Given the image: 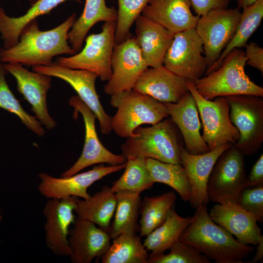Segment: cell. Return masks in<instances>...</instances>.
Segmentation results:
<instances>
[{
	"mask_svg": "<svg viewBox=\"0 0 263 263\" xmlns=\"http://www.w3.org/2000/svg\"><path fill=\"white\" fill-rule=\"evenodd\" d=\"M135 22L134 37L148 67L163 65L175 34L141 15Z\"/></svg>",
	"mask_w": 263,
	"mask_h": 263,
	"instance_id": "cb8c5ba5",
	"label": "cell"
},
{
	"mask_svg": "<svg viewBox=\"0 0 263 263\" xmlns=\"http://www.w3.org/2000/svg\"><path fill=\"white\" fill-rule=\"evenodd\" d=\"M32 69L34 72L60 78L70 84L95 115L101 132L104 135L111 132L112 117L105 112L100 102L95 86L98 77L95 74L84 70L68 68L55 62L48 66H32Z\"/></svg>",
	"mask_w": 263,
	"mask_h": 263,
	"instance_id": "7c38bea8",
	"label": "cell"
},
{
	"mask_svg": "<svg viewBox=\"0 0 263 263\" xmlns=\"http://www.w3.org/2000/svg\"><path fill=\"white\" fill-rule=\"evenodd\" d=\"M241 15L237 7L211 10L199 17L195 28L203 43L207 69L215 63L231 40Z\"/></svg>",
	"mask_w": 263,
	"mask_h": 263,
	"instance_id": "30bf717a",
	"label": "cell"
},
{
	"mask_svg": "<svg viewBox=\"0 0 263 263\" xmlns=\"http://www.w3.org/2000/svg\"><path fill=\"white\" fill-rule=\"evenodd\" d=\"M140 193L128 190L115 192L114 217L109 232L111 239L124 233H136L137 231V219L141 203Z\"/></svg>",
	"mask_w": 263,
	"mask_h": 263,
	"instance_id": "f1b7e54d",
	"label": "cell"
},
{
	"mask_svg": "<svg viewBox=\"0 0 263 263\" xmlns=\"http://www.w3.org/2000/svg\"><path fill=\"white\" fill-rule=\"evenodd\" d=\"M257 251L254 258L249 262L250 263H255L262 260L263 257V239L257 245Z\"/></svg>",
	"mask_w": 263,
	"mask_h": 263,
	"instance_id": "b9f144b4",
	"label": "cell"
},
{
	"mask_svg": "<svg viewBox=\"0 0 263 263\" xmlns=\"http://www.w3.org/2000/svg\"><path fill=\"white\" fill-rule=\"evenodd\" d=\"M246 64L263 74V49L255 42H251L244 46Z\"/></svg>",
	"mask_w": 263,
	"mask_h": 263,
	"instance_id": "ab89813d",
	"label": "cell"
},
{
	"mask_svg": "<svg viewBox=\"0 0 263 263\" xmlns=\"http://www.w3.org/2000/svg\"><path fill=\"white\" fill-rule=\"evenodd\" d=\"M170 252L149 256L148 263H210L209 260L179 240L169 248Z\"/></svg>",
	"mask_w": 263,
	"mask_h": 263,
	"instance_id": "8d00e7d4",
	"label": "cell"
},
{
	"mask_svg": "<svg viewBox=\"0 0 263 263\" xmlns=\"http://www.w3.org/2000/svg\"><path fill=\"white\" fill-rule=\"evenodd\" d=\"M116 205L115 193L111 187L105 186L87 199L77 198L75 212L77 216L96 224L109 232Z\"/></svg>",
	"mask_w": 263,
	"mask_h": 263,
	"instance_id": "484cf974",
	"label": "cell"
},
{
	"mask_svg": "<svg viewBox=\"0 0 263 263\" xmlns=\"http://www.w3.org/2000/svg\"><path fill=\"white\" fill-rule=\"evenodd\" d=\"M67 0H75L82 3L80 0H38L23 15L10 17L0 7V33L3 41V48H9L19 41L20 34L24 27L39 16L47 14L54 8Z\"/></svg>",
	"mask_w": 263,
	"mask_h": 263,
	"instance_id": "4316f807",
	"label": "cell"
},
{
	"mask_svg": "<svg viewBox=\"0 0 263 263\" xmlns=\"http://www.w3.org/2000/svg\"><path fill=\"white\" fill-rule=\"evenodd\" d=\"M7 72L4 64L0 63V108L14 113L28 129L39 136H43L45 131L41 124L23 109L8 87L5 79Z\"/></svg>",
	"mask_w": 263,
	"mask_h": 263,
	"instance_id": "e575fe53",
	"label": "cell"
},
{
	"mask_svg": "<svg viewBox=\"0 0 263 263\" xmlns=\"http://www.w3.org/2000/svg\"><path fill=\"white\" fill-rule=\"evenodd\" d=\"M113 239L101 256V263H148L147 250L136 233H124Z\"/></svg>",
	"mask_w": 263,
	"mask_h": 263,
	"instance_id": "4dcf8cb0",
	"label": "cell"
},
{
	"mask_svg": "<svg viewBox=\"0 0 263 263\" xmlns=\"http://www.w3.org/2000/svg\"><path fill=\"white\" fill-rule=\"evenodd\" d=\"M191 217H182L176 212L173 206L168 213L165 222L148 235L143 245L150 256L164 253L177 240L182 232L188 227Z\"/></svg>",
	"mask_w": 263,
	"mask_h": 263,
	"instance_id": "83f0119b",
	"label": "cell"
},
{
	"mask_svg": "<svg viewBox=\"0 0 263 263\" xmlns=\"http://www.w3.org/2000/svg\"><path fill=\"white\" fill-rule=\"evenodd\" d=\"M132 89L164 103H177L189 91L187 80L163 65L149 67L140 75Z\"/></svg>",
	"mask_w": 263,
	"mask_h": 263,
	"instance_id": "d6986e66",
	"label": "cell"
},
{
	"mask_svg": "<svg viewBox=\"0 0 263 263\" xmlns=\"http://www.w3.org/2000/svg\"><path fill=\"white\" fill-rule=\"evenodd\" d=\"M125 169L122 176L111 187L115 193L121 190L142 192L150 188L154 183L146 164V158L133 157L127 158Z\"/></svg>",
	"mask_w": 263,
	"mask_h": 263,
	"instance_id": "836d02e7",
	"label": "cell"
},
{
	"mask_svg": "<svg viewBox=\"0 0 263 263\" xmlns=\"http://www.w3.org/2000/svg\"><path fill=\"white\" fill-rule=\"evenodd\" d=\"M75 20L74 13L57 27L42 31L38 28L37 19H34L22 29L15 45L0 48V62L27 66H48L53 63L55 56L74 55L67 35Z\"/></svg>",
	"mask_w": 263,
	"mask_h": 263,
	"instance_id": "6da1fadb",
	"label": "cell"
},
{
	"mask_svg": "<svg viewBox=\"0 0 263 263\" xmlns=\"http://www.w3.org/2000/svg\"><path fill=\"white\" fill-rule=\"evenodd\" d=\"M118 8L114 33V44L131 37L130 29L150 0H117Z\"/></svg>",
	"mask_w": 263,
	"mask_h": 263,
	"instance_id": "d590c367",
	"label": "cell"
},
{
	"mask_svg": "<svg viewBox=\"0 0 263 263\" xmlns=\"http://www.w3.org/2000/svg\"><path fill=\"white\" fill-rule=\"evenodd\" d=\"M230 107V118L240 133L235 146L244 156H251L263 142V98L251 94L225 97Z\"/></svg>",
	"mask_w": 263,
	"mask_h": 263,
	"instance_id": "52a82bcc",
	"label": "cell"
},
{
	"mask_svg": "<svg viewBox=\"0 0 263 263\" xmlns=\"http://www.w3.org/2000/svg\"><path fill=\"white\" fill-rule=\"evenodd\" d=\"M112 75L104 87L110 95L133 89L149 67L134 37L114 45L111 59Z\"/></svg>",
	"mask_w": 263,
	"mask_h": 263,
	"instance_id": "5bb4252c",
	"label": "cell"
},
{
	"mask_svg": "<svg viewBox=\"0 0 263 263\" xmlns=\"http://www.w3.org/2000/svg\"><path fill=\"white\" fill-rule=\"evenodd\" d=\"M169 117L179 130L187 151L193 155L209 151L200 134L201 124L196 102L188 91L177 103H165Z\"/></svg>",
	"mask_w": 263,
	"mask_h": 263,
	"instance_id": "44dd1931",
	"label": "cell"
},
{
	"mask_svg": "<svg viewBox=\"0 0 263 263\" xmlns=\"http://www.w3.org/2000/svg\"><path fill=\"white\" fill-rule=\"evenodd\" d=\"M209 215L241 243L257 245L263 239L256 218L238 204L217 203L210 209Z\"/></svg>",
	"mask_w": 263,
	"mask_h": 263,
	"instance_id": "7402d4cb",
	"label": "cell"
},
{
	"mask_svg": "<svg viewBox=\"0 0 263 263\" xmlns=\"http://www.w3.org/2000/svg\"><path fill=\"white\" fill-rule=\"evenodd\" d=\"M263 185V154L254 164L247 177V187Z\"/></svg>",
	"mask_w": 263,
	"mask_h": 263,
	"instance_id": "60d3db41",
	"label": "cell"
},
{
	"mask_svg": "<svg viewBox=\"0 0 263 263\" xmlns=\"http://www.w3.org/2000/svg\"><path fill=\"white\" fill-rule=\"evenodd\" d=\"M188 227L179 240L216 263H243L255 248L235 239L215 223L208 213L207 205L197 208Z\"/></svg>",
	"mask_w": 263,
	"mask_h": 263,
	"instance_id": "7a4b0ae2",
	"label": "cell"
},
{
	"mask_svg": "<svg viewBox=\"0 0 263 263\" xmlns=\"http://www.w3.org/2000/svg\"><path fill=\"white\" fill-rule=\"evenodd\" d=\"M146 164L154 183L166 184L176 191L184 201H189L191 192L184 167L181 164L146 158Z\"/></svg>",
	"mask_w": 263,
	"mask_h": 263,
	"instance_id": "1f68e13d",
	"label": "cell"
},
{
	"mask_svg": "<svg viewBox=\"0 0 263 263\" xmlns=\"http://www.w3.org/2000/svg\"><path fill=\"white\" fill-rule=\"evenodd\" d=\"M2 219V216L1 215V212H0V222L1 221Z\"/></svg>",
	"mask_w": 263,
	"mask_h": 263,
	"instance_id": "f6af8a7d",
	"label": "cell"
},
{
	"mask_svg": "<svg viewBox=\"0 0 263 263\" xmlns=\"http://www.w3.org/2000/svg\"><path fill=\"white\" fill-rule=\"evenodd\" d=\"M69 104L74 109V116H77L80 113L83 117L85 129V141L80 156L71 168L61 174L60 177H70L94 164L107 163L110 165H117L126 162L127 159L123 155L112 153L102 144L95 130L96 117L79 96H72Z\"/></svg>",
	"mask_w": 263,
	"mask_h": 263,
	"instance_id": "4fadbf2b",
	"label": "cell"
},
{
	"mask_svg": "<svg viewBox=\"0 0 263 263\" xmlns=\"http://www.w3.org/2000/svg\"><path fill=\"white\" fill-rule=\"evenodd\" d=\"M4 65L15 78L18 92L31 104L36 118L48 130L56 127V123L49 113L46 102L47 93L51 87V76L30 72L19 64Z\"/></svg>",
	"mask_w": 263,
	"mask_h": 263,
	"instance_id": "e0dca14e",
	"label": "cell"
},
{
	"mask_svg": "<svg viewBox=\"0 0 263 263\" xmlns=\"http://www.w3.org/2000/svg\"><path fill=\"white\" fill-rule=\"evenodd\" d=\"M246 60L244 52L235 48L225 56L218 68L190 81L201 96L209 100L239 94L263 97V88L245 72Z\"/></svg>",
	"mask_w": 263,
	"mask_h": 263,
	"instance_id": "277c9868",
	"label": "cell"
},
{
	"mask_svg": "<svg viewBox=\"0 0 263 263\" xmlns=\"http://www.w3.org/2000/svg\"><path fill=\"white\" fill-rule=\"evenodd\" d=\"M243 10L233 38L217 60L211 67L207 69L204 75L218 68L223 59L232 50L245 46L249 38L260 25L263 18V0H256L253 4Z\"/></svg>",
	"mask_w": 263,
	"mask_h": 263,
	"instance_id": "f546056e",
	"label": "cell"
},
{
	"mask_svg": "<svg viewBox=\"0 0 263 263\" xmlns=\"http://www.w3.org/2000/svg\"><path fill=\"white\" fill-rule=\"evenodd\" d=\"M256 0H237V8L243 9L253 4Z\"/></svg>",
	"mask_w": 263,
	"mask_h": 263,
	"instance_id": "7bdbcfd3",
	"label": "cell"
},
{
	"mask_svg": "<svg viewBox=\"0 0 263 263\" xmlns=\"http://www.w3.org/2000/svg\"><path fill=\"white\" fill-rule=\"evenodd\" d=\"M111 96V105L117 108L111 118L112 130L120 137H132L141 125H154L169 116L164 103L133 89Z\"/></svg>",
	"mask_w": 263,
	"mask_h": 263,
	"instance_id": "5b68a950",
	"label": "cell"
},
{
	"mask_svg": "<svg viewBox=\"0 0 263 263\" xmlns=\"http://www.w3.org/2000/svg\"><path fill=\"white\" fill-rule=\"evenodd\" d=\"M126 162L117 165H100L84 172L68 177L56 178L46 173L38 174L40 182L38 186L39 193L47 199H62L70 197L90 198L88 188L95 182L113 172L124 169Z\"/></svg>",
	"mask_w": 263,
	"mask_h": 263,
	"instance_id": "9a60e30c",
	"label": "cell"
},
{
	"mask_svg": "<svg viewBox=\"0 0 263 263\" xmlns=\"http://www.w3.org/2000/svg\"><path fill=\"white\" fill-rule=\"evenodd\" d=\"M134 133L121 146V154L126 159L140 156L181 165L180 152L184 142L169 116L151 127H138Z\"/></svg>",
	"mask_w": 263,
	"mask_h": 263,
	"instance_id": "3957f363",
	"label": "cell"
},
{
	"mask_svg": "<svg viewBox=\"0 0 263 263\" xmlns=\"http://www.w3.org/2000/svg\"><path fill=\"white\" fill-rule=\"evenodd\" d=\"M117 11L108 7L105 0H85L83 11L67 35L68 41L74 54L79 52L91 28L100 21H116Z\"/></svg>",
	"mask_w": 263,
	"mask_h": 263,
	"instance_id": "d4e9b609",
	"label": "cell"
},
{
	"mask_svg": "<svg viewBox=\"0 0 263 263\" xmlns=\"http://www.w3.org/2000/svg\"><path fill=\"white\" fill-rule=\"evenodd\" d=\"M232 144L226 143L207 153L193 155L185 147L180 152L181 163L189 183L191 196L189 201L193 208L207 205L209 199L207 184L212 168L220 155Z\"/></svg>",
	"mask_w": 263,
	"mask_h": 263,
	"instance_id": "ffe728a7",
	"label": "cell"
},
{
	"mask_svg": "<svg viewBox=\"0 0 263 263\" xmlns=\"http://www.w3.org/2000/svg\"><path fill=\"white\" fill-rule=\"evenodd\" d=\"M202 41L195 28L174 34L163 61L168 69L187 80L192 81L204 75L207 68Z\"/></svg>",
	"mask_w": 263,
	"mask_h": 263,
	"instance_id": "8fae6325",
	"label": "cell"
},
{
	"mask_svg": "<svg viewBox=\"0 0 263 263\" xmlns=\"http://www.w3.org/2000/svg\"><path fill=\"white\" fill-rule=\"evenodd\" d=\"M115 25L116 21L105 22L100 32L86 37L85 45L81 51L71 56L59 57L55 62L68 68L93 72L101 80L109 81L112 73Z\"/></svg>",
	"mask_w": 263,
	"mask_h": 263,
	"instance_id": "ba28073f",
	"label": "cell"
},
{
	"mask_svg": "<svg viewBox=\"0 0 263 263\" xmlns=\"http://www.w3.org/2000/svg\"><path fill=\"white\" fill-rule=\"evenodd\" d=\"M187 84L196 102L203 128L202 136L209 150L226 143L235 145L240 133L231 121L230 107L225 97L207 99L197 92L191 81L187 80Z\"/></svg>",
	"mask_w": 263,
	"mask_h": 263,
	"instance_id": "9c48e42d",
	"label": "cell"
},
{
	"mask_svg": "<svg viewBox=\"0 0 263 263\" xmlns=\"http://www.w3.org/2000/svg\"><path fill=\"white\" fill-rule=\"evenodd\" d=\"M191 6L190 0H150L141 15L175 34L195 28L200 17Z\"/></svg>",
	"mask_w": 263,
	"mask_h": 263,
	"instance_id": "603a6c76",
	"label": "cell"
},
{
	"mask_svg": "<svg viewBox=\"0 0 263 263\" xmlns=\"http://www.w3.org/2000/svg\"><path fill=\"white\" fill-rule=\"evenodd\" d=\"M29 2L31 4H33L35 2H36L38 0H28Z\"/></svg>",
	"mask_w": 263,
	"mask_h": 263,
	"instance_id": "ee69618b",
	"label": "cell"
},
{
	"mask_svg": "<svg viewBox=\"0 0 263 263\" xmlns=\"http://www.w3.org/2000/svg\"><path fill=\"white\" fill-rule=\"evenodd\" d=\"M76 197L62 199H49L43 213L46 218L44 225L46 243L55 254L70 256L71 250L68 236L70 226L73 224Z\"/></svg>",
	"mask_w": 263,
	"mask_h": 263,
	"instance_id": "2e32d148",
	"label": "cell"
},
{
	"mask_svg": "<svg viewBox=\"0 0 263 263\" xmlns=\"http://www.w3.org/2000/svg\"><path fill=\"white\" fill-rule=\"evenodd\" d=\"M191 6L197 16L200 17L208 12L219 9H226L231 0H190Z\"/></svg>",
	"mask_w": 263,
	"mask_h": 263,
	"instance_id": "f35d334b",
	"label": "cell"
},
{
	"mask_svg": "<svg viewBox=\"0 0 263 263\" xmlns=\"http://www.w3.org/2000/svg\"><path fill=\"white\" fill-rule=\"evenodd\" d=\"M238 205L255 216L258 222H263V185L244 188L240 194Z\"/></svg>",
	"mask_w": 263,
	"mask_h": 263,
	"instance_id": "74e56055",
	"label": "cell"
},
{
	"mask_svg": "<svg viewBox=\"0 0 263 263\" xmlns=\"http://www.w3.org/2000/svg\"><path fill=\"white\" fill-rule=\"evenodd\" d=\"M244 157L232 145L218 157L207 184L208 198L212 202L238 204L241 193L247 188Z\"/></svg>",
	"mask_w": 263,
	"mask_h": 263,
	"instance_id": "8992f818",
	"label": "cell"
},
{
	"mask_svg": "<svg viewBox=\"0 0 263 263\" xmlns=\"http://www.w3.org/2000/svg\"><path fill=\"white\" fill-rule=\"evenodd\" d=\"M111 239L109 232L95 224L76 217L68 236L72 262L90 263L101 257L109 247Z\"/></svg>",
	"mask_w": 263,
	"mask_h": 263,
	"instance_id": "ac0fdd59",
	"label": "cell"
},
{
	"mask_svg": "<svg viewBox=\"0 0 263 263\" xmlns=\"http://www.w3.org/2000/svg\"><path fill=\"white\" fill-rule=\"evenodd\" d=\"M176 199L175 191L172 190L154 197H146L141 201L139 209L141 236L146 237L165 222Z\"/></svg>",
	"mask_w": 263,
	"mask_h": 263,
	"instance_id": "d6a6232c",
	"label": "cell"
}]
</instances>
